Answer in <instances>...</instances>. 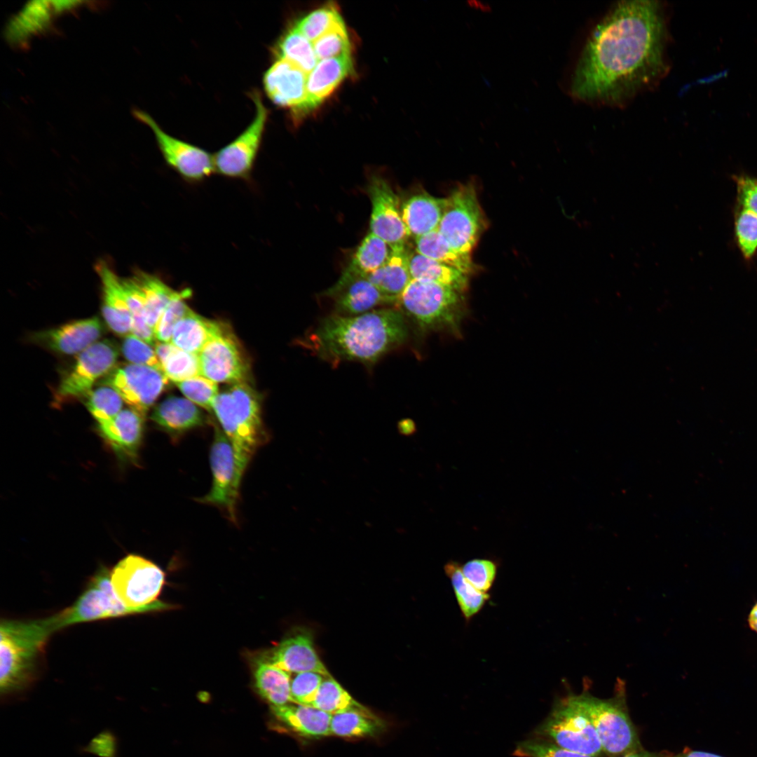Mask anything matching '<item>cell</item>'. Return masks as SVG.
<instances>
[{
    "label": "cell",
    "instance_id": "6da1fadb",
    "mask_svg": "<svg viewBox=\"0 0 757 757\" xmlns=\"http://www.w3.org/2000/svg\"><path fill=\"white\" fill-rule=\"evenodd\" d=\"M667 7L657 1L616 4L590 32L568 87L575 100L622 107L669 73Z\"/></svg>",
    "mask_w": 757,
    "mask_h": 757
},
{
    "label": "cell",
    "instance_id": "7a4b0ae2",
    "mask_svg": "<svg viewBox=\"0 0 757 757\" xmlns=\"http://www.w3.org/2000/svg\"><path fill=\"white\" fill-rule=\"evenodd\" d=\"M407 319L399 308H377L353 316L332 314L300 341L331 364L357 362L374 365L409 337Z\"/></svg>",
    "mask_w": 757,
    "mask_h": 757
},
{
    "label": "cell",
    "instance_id": "3957f363",
    "mask_svg": "<svg viewBox=\"0 0 757 757\" xmlns=\"http://www.w3.org/2000/svg\"><path fill=\"white\" fill-rule=\"evenodd\" d=\"M57 632L53 615L4 620L0 625V695L8 704L23 697L36 682L39 665L50 636Z\"/></svg>",
    "mask_w": 757,
    "mask_h": 757
},
{
    "label": "cell",
    "instance_id": "277c9868",
    "mask_svg": "<svg viewBox=\"0 0 757 757\" xmlns=\"http://www.w3.org/2000/svg\"><path fill=\"white\" fill-rule=\"evenodd\" d=\"M212 411L233 447L238 467L243 474L266 438L259 395L248 382L233 384L219 393Z\"/></svg>",
    "mask_w": 757,
    "mask_h": 757
},
{
    "label": "cell",
    "instance_id": "5b68a950",
    "mask_svg": "<svg viewBox=\"0 0 757 757\" xmlns=\"http://www.w3.org/2000/svg\"><path fill=\"white\" fill-rule=\"evenodd\" d=\"M422 332L458 334L465 314L463 293L439 284L411 280L397 306Z\"/></svg>",
    "mask_w": 757,
    "mask_h": 757
},
{
    "label": "cell",
    "instance_id": "8992f818",
    "mask_svg": "<svg viewBox=\"0 0 757 757\" xmlns=\"http://www.w3.org/2000/svg\"><path fill=\"white\" fill-rule=\"evenodd\" d=\"M577 697L595 728L605 755L620 757L643 749L629 715L622 685L608 699L594 697L587 691Z\"/></svg>",
    "mask_w": 757,
    "mask_h": 757
},
{
    "label": "cell",
    "instance_id": "52a82bcc",
    "mask_svg": "<svg viewBox=\"0 0 757 757\" xmlns=\"http://www.w3.org/2000/svg\"><path fill=\"white\" fill-rule=\"evenodd\" d=\"M536 735L571 751L597 757L604 754L595 728L575 694L554 702Z\"/></svg>",
    "mask_w": 757,
    "mask_h": 757
},
{
    "label": "cell",
    "instance_id": "ba28073f",
    "mask_svg": "<svg viewBox=\"0 0 757 757\" xmlns=\"http://www.w3.org/2000/svg\"><path fill=\"white\" fill-rule=\"evenodd\" d=\"M111 582L115 593L127 607L144 613L169 607L156 601L165 582L164 572L141 556L128 554L120 560L111 571Z\"/></svg>",
    "mask_w": 757,
    "mask_h": 757
},
{
    "label": "cell",
    "instance_id": "9c48e42d",
    "mask_svg": "<svg viewBox=\"0 0 757 757\" xmlns=\"http://www.w3.org/2000/svg\"><path fill=\"white\" fill-rule=\"evenodd\" d=\"M486 226V219L472 183L460 184L445 198L444 213L437 229L453 249L470 254Z\"/></svg>",
    "mask_w": 757,
    "mask_h": 757
},
{
    "label": "cell",
    "instance_id": "30bf717a",
    "mask_svg": "<svg viewBox=\"0 0 757 757\" xmlns=\"http://www.w3.org/2000/svg\"><path fill=\"white\" fill-rule=\"evenodd\" d=\"M144 613L127 607L115 593L111 572L100 567L74 603L53 615L57 630L79 623Z\"/></svg>",
    "mask_w": 757,
    "mask_h": 757
},
{
    "label": "cell",
    "instance_id": "8fae6325",
    "mask_svg": "<svg viewBox=\"0 0 757 757\" xmlns=\"http://www.w3.org/2000/svg\"><path fill=\"white\" fill-rule=\"evenodd\" d=\"M118 356L117 346L109 339L98 341L79 353L57 386L55 403L62 404L85 397L95 383L116 365Z\"/></svg>",
    "mask_w": 757,
    "mask_h": 757
},
{
    "label": "cell",
    "instance_id": "7c38bea8",
    "mask_svg": "<svg viewBox=\"0 0 757 757\" xmlns=\"http://www.w3.org/2000/svg\"><path fill=\"white\" fill-rule=\"evenodd\" d=\"M252 98L256 108L252 123L213 156L215 172L224 177L245 180L251 177L268 115L259 93H253Z\"/></svg>",
    "mask_w": 757,
    "mask_h": 757
},
{
    "label": "cell",
    "instance_id": "4fadbf2b",
    "mask_svg": "<svg viewBox=\"0 0 757 757\" xmlns=\"http://www.w3.org/2000/svg\"><path fill=\"white\" fill-rule=\"evenodd\" d=\"M168 381L162 371L128 362L116 365L99 383L114 388L129 407L145 416Z\"/></svg>",
    "mask_w": 757,
    "mask_h": 757
},
{
    "label": "cell",
    "instance_id": "5bb4252c",
    "mask_svg": "<svg viewBox=\"0 0 757 757\" xmlns=\"http://www.w3.org/2000/svg\"><path fill=\"white\" fill-rule=\"evenodd\" d=\"M135 117L153 131L167 165L184 181L196 184L215 172L213 156L203 149L166 133L147 113L133 111Z\"/></svg>",
    "mask_w": 757,
    "mask_h": 757
},
{
    "label": "cell",
    "instance_id": "9a60e30c",
    "mask_svg": "<svg viewBox=\"0 0 757 757\" xmlns=\"http://www.w3.org/2000/svg\"><path fill=\"white\" fill-rule=\"evenodd\" d=\"M198 355L201 376L231 385L248 381L249 364L236 336L224 324Z\"/></svg>",
    "mask_w": 757,
    "mask_h": 757
},
{
    "label": "cell",
    "instance_id": "2e32d148",
    "mask_svg": "<svg viewBox=\"0 0 757 757\" xmlns=\"http://www.w3.org/2000/svg\"><path fill=\"white\" fill-rule=\"evenodd\" d=\"M210 461L213 478L212 486L210 491L198 500L223 508L229 518L235 521L236 506L243 473L238 467L230 440L218 427H215L214 430Z\"/></svg>",
    "mask_w": 757,
    "mask_h": 757
},
{
    "label": "cell",
    "instance_id": "e0dca14e",
    "mask_svg": "<svg viewBox=\"0 0 757 757\" xmlns=\"http://www.w3.org/2000/svg\"><path fill=\"white\" fill-rule=\"evenodd\" d=\"M371 204L370 232L386 241L393 252L406 250L409 236L397 196L383 177H371L367 186Z\"/></svg>",
    "mask_w": 757,
    "mask_h": 757
},
{
    "label": "cell",
    "instance_id": "ac0fdd59",
    "mask_svg": "<svg viewBox=\"0 0 757 757\" xmlns=\"http://www.w3.org/2000/svg\"><path fill=\"white\" fill-rule=\"evenodd\" d=\"M104 328L100 319L94 316L72 320L62 325L36 332L31 341L54 353L62 355L81 353L100 341Z\"/></svg>",
    "mask_w": 757,
    "mask_h": 757
},
{
    "label": "cell",
    "instance_id": "d6986e66",
    "mask_svg": "<svg viewBox=\"0 0 757 757\" xmlns=\"http://www.w3.org/2000/svg\"><path fill=\"white\" fill-rule=\"evenodd\" d=\"M307 75L287 60L278 58L264 75L265 92L275 105L290 109L296 116L303 115Z\"/></svg>",
    "mask_w": 757,
    "mask_h": 757
},
{
    "label": "cell",
    "instance_id": "ffe728a7",
    "mask_svg": "<svg viewBox=\"0 0 757 757\" xmlns=\"http://www.w3.org/2000/svg\"><path fill=\"white\" fill-rule=\"evenodd\" d=\"M323 294L332 299L334 313L341 315H361L377 309L378 306L389 305L383 295L366 276L344 273Z\"/></svg>",
    "mask_w": 757,
    "mask_h": 757
},
{
    "label": "cell",
    "instance_id": "44dd1931",
    "mask_svg": "<svg viewBox=\"0 0 757 757\" xmlns=\"http://www.w3.org/2000/svg\"><path fill=\"white\" fill-rule=\"evenodd\" d=\"M264 660L289 673L315 671L330 675L315 651L308 630H299L284 639Z\"/></svg>",
    "mask_w": 757,
    "mask_h": 757
},
{
    "label": "cell",
    "instance_id": "7402d4cb",
    "mask_svg": "<svg viewBox=\"0 0 757 757\" xmlns=\"http://www.w3.org/2000/svg\"><path fill=\"white\" fill-rule=\"evenodd\" d=\"M81 1H36L28 3L8 22L6 36L15 46H22L29 39L49 27L54 16L75 8Z\"/></svg>",
    "mask_w": 757,
    "mask_h": 757
},
{
    "label": "cell",
    "instance_id": "603a6c76",
    "mask_svg": "<svg viewBox=\"0 0 757 757\" xmlns=\"http://www.w3.org/2000/svg\"><path fill=\"white\" fill-rule=\"evenodd\" d=\"M145 416L129 407L111 419L97 423L101 437L121 458L136 461L142 443Z\"/></svg>",
    "mask_w": 757,
    "mask_h": 757
},
{
    "label": "cell",
    "instance_id": "cb8c5ba5",
    "mask_svg": "<svg viewBox=\"0 0 757 757\" xmlns=\"http://www.w3.org/2000/svg\"><path fill=\"white\" fill-rule=\"evenodd\" d=\"M102 288V313L109 328L116 334H131L132 316L123 296L120 277L104 261L96 266Z\"/></svg>",
    "mask_w": 757,
    "mask_h": 757
},
{
    "label": "cell",
    "instance_id": "d4e9b609",
    "mask_svg": "<svg viewBox=\"0 0 757 757\" xmlns=\"http://www.w3.org/2000/svg\"><path fill=\"white\" fill-rule=\"evenodd\" d=\"M351 55L319 60L307 75L303 114L317 107L353 72Z\"/></svg>",
    "mask_w": 757,
    "mask_h": 757
},
{
    "label": "cell",
    "instance_id": "484cf974",
    "mask_svg": "<svg viewBox=\"0 0 757 757\" xmlns=\"http://www.w3.org/2000/svg\"><path fill=\"white\" fill-rule=\"evenodd\" d=\"M151 420L172 436L204 425L207 418L198 406L186 398L168 397L153 409Z\"/></svg>",
    "mask_w": 757,
    "mask_h": 757
},
{
    "label": "cell",
    "instance_id": "4316f807",
    "mask_svg": "<svg viewBox=\"0 0 757 757\" xmlns=\"http://www.w3.org/2000/svg\"><path fill=\"white\" fill-rule=\"evenodd\" d=\"M445 198L423 192L411 196L401 205L402 219L409 236H418L438 229L443 216Z\"/></svg>",
    "mask_w": 757,
    "mask_h": 757
},
{
    "label": "cell",
    "instance_id": "83f0119b",
    "mask_svg": "<svg viewBox=\"0 0 757 757\" xmlns=\"http://www.w3.org/2000/svg\"><path fill=\"white\" fill-rule=\"evenodd\" d=\"M275 716L297 734L320 738L331 734L332 715L316 707L294 703L272 706Z\"/></svg>",
    "mask_w": 757,
    "mask_h": 757
},
{
    "label": "cell",
    "instance_id": "f1b7e54d",
    "mask_svg": "<svg viewBox=\"0 0 757 757\" xmlns=\"http://www.w3.org/2000/svg\"><path fill=\"white\" fill-rule=\"evenodd\" d=\"M407 255V250L393 252L386 264L366 275L389 305L397 306L402 294L412 280Z\"/></svg>",
    "mask_w": 757,
    "mask_h": 757
},
{
    "label": "cell",
    "instance_id": "f546056e",
    "mask_svg": "<svg viewBox=\"0 0 757 757\" xmlns=\"http://www.w3.org/2000/svg\"><path fill=\"white\" fill-rule=\"evenodd\" d=\"M408 265L412 280L434 282L463 293L468 287V275L415 251L408 252Z\"/></svg>",
    "mask_w": 757,
    "mask_h": 757
},
{
    "label": "cell",
    "instance_id": "4dcf8cb0",
    "mask_svg": "<svg viewBox=\"0 0 757 757\" xmlns=\"http://www.w3.org/2000/svg\"><path fill=\"white\" fill-rule=\"evenodd\" d=\"M221 323L206 319L191 311L175 325L170 343L186 352L198 355Z\"/></svg>",
    "mask_w": 757,
    "mask_h": 757
},
{
    "label": "cell",
    "instance_id": "1f68e13d",
    "mask_svg": "<svg viewBox=\"0 0 757 757\" xmlns=\"http://www.w3.org/2000/svg\"><path fill=\"white\" fill-rule=\"evenodd\" d=\"M416 251L470 275L477 270L470 254L453 249L438 229L415 238Z\"/></svg>",
    "mask_w": 757,
    "mask_h": 757
},
{
    "label": "cell",
    "instance_id": "d6a6232c",
    "mask_svg": "<svg viewBox=\"0 0 757 757\" xmlns=\"http://www.w3.org/2000/svg\"><path fill=\"white\" fill-rule=\"evenodd\" d=\"M132 275L142 294L147 323L154 331L164 310L179 291L172 289L158 276L144 271H137Z\"/></svg>",
    "mask_w": 757,
    "mask_h": 757
},
{
    "label": "cell",
    "instance_id": "836d02e7",
    "mask_svg": "<svg viewBox=\"0 0 757 757\" xmlns=\"http://www.w3.org/2000/svg\"><path fill=\"white\" fill-rule=\"evenodd\" d=\"M393 252L386 241L369 231L357 247L343 273L366 276L386 264Z\"/></svg>",
    "mask_w": 757,
    "mask_h": 757
},
{
    "label": "cell",
    "instance_id": "e575fe53",
    "mask_svg": "<svg viewBox=\"0 0 757 757\" xmlns=\"http://www.w3.org/2000/svg\"><path fill=\"white\" fill-rule=\"evenodd\" d=\"M386 723L369 709L350 710L332 715L331 734L343 737H374Z\"/></svg>",
    "mask_w": 757,
    "mask_h": 757
},
{
    "label": "cell",
    "instance_id": "d590c367",
    "mask_svg": "<svg viewBox=\"0 0 757 757\" xmlns=\"http://www.w3.org/2000/svg\"><path fill=\"white\" fill-rule=\"evenodd\" d=\"M254 675L259 693L272 706H282L291 702L290 673L266 660H259Z\"/></svg>",
    "mask_w": 757,
    "mask_h": 757
},
{
    "label": "cell",
    "instance_id": "8d00e7d4",
    "mask_svg": "<svg viewBox=\"0 0 757 757\" xmlns=\"http://www.w3.org/2000/svg\"><path fill=\"white\" fill-rule=\"evenodd\" d=\"M444 570L451 581L461 613L468 622L483 608L489 594L478 590L466 579L459 563L449 561Z\"/></svg>",
    "mask_w": 757,
    "mask_h": 757
},
{
    "label": "cell",
    "instance_id": "74e56055",
    "mask_svg": "<svg viewBox=\"0 0 757 757\" xmlns=\"http://www.w3.org/2000/svg\"><path fill=\"white\" fill-rule=\"evenodd\" d=\"M278 58L287 60L308 74L319 61L313 42L294 27L279 41L276 47Z\"/></svg>",
    "mask_w": 757,
    "mask_h": 757
},
{
    "label": "cell",
    "instance_id": "f35d334b",
    "mask_svg": "<svg viewBox=\"0 0 757 757\" xmlns=\"http://www.w3.org/2000/svg\"><path fill=\"white\" fill-rule=\"evenodd\" d=\"M121 287L132 316L131 334L147 343L155 345L154 329L148 325L144 299L141 289L133 275L119 278Z\"/></svg>",
    "mask_w": 757,
    "mask_h": 757
},
{
    "label": "cell",
    "instance_id": "ab89813d",
    "mask_svg": "<svg viewBox=\"0 0 757 757\" xmlns=\"http://www.w3.org/2000/svg\"><path fill=\"white\" fill-rule=\"evenodd\" d=\"M313 707L332 715L350 711L366 710L334 678L325 676Z\"/></svg>",
    "mask_w": 757,
    "mask_h": 757
},
{
    "label": "cell",
    "instance_id": "60d3db41",
    "mask_svg": "<svg viewBox=\"0 0 757 757\" xmlns=\"http://www.w3.org/2000/svg\"><path fill=\"white\" fill-rule=\"evenodd\" d=\"M733 214L735 245L744 261L751 263L757 254V214L735 205Z\"/></svg>",
    "mask_w": 757,
    "mask_h": 757
},
{
    "label": "cell",
    "instance_id": "b9f144b4",
    "mask_svg": "<svg viewBox=\"0 0 757 757\" xmlns=\"http://www.w3.org/2000/svg\"><path fill=\"white\" fill-rule=\"evenodd\" d=\"M341 22L343 19L336 6L329 4L311 12L294 27L314 42Z\"/></svg>",
    "mask_w": 757,
    "mask_h": 757
},
{
    "label": "cell",
    "instance_id": "7bdbcfd3",
    "mask_svg": "<svg viewBox=\"0 0 757 757\" xmlns=\"http://www.w3.org/2000/svg\"><path fill=\"white\" fill-rule=\"evenodd\" d=\"M85 405L97 423L116 416L123 409L124 401L111 387L101 385L93 388L85 397Z\"/></svg>",
    "mask_w": 757,
    "mask_h": 757
},
{
    "label": "cell",
    "instance_id": "ee69618b",
    "mask_svg": "<svg viewBox=\"0 0 757 757\" xmlns=\"http://www.w3.org/2000/svg\"><path fill=\"white\" fill-rule=\"evenodd\" d=\"M161 364L168 380L175 383L201 375L198 355L175 346Z\"/></svg>",
    "mask_w": 757,
    "mask_h": 757
},
{
    "label": "cell",
    "instance_id": "f6af8a7d",
    "mask_svg": "<svg viewBox=\"0 0 757 757\" xmlns=\"http://www.w3.org/2000/svg\"><path fill=\"white\" fill-rule=\"evenodd\" d=\"M189 289L179 291L169 303L154 328L155 338L159 342H170L173 329L177 322L192 310L186 303L191 296Z\"/></svg>",
    "mask_w": 757,
    "mask_h": 757
},
{
    "label": "cell",
    "instance_id": "bcb514c9",
    "mask_svg": "<svg viewBox=\"0 0 757 757\" xmlns=\"http://www.w3.org/2000/svg\"><path fill=\"white\" fill-rule=\"evenodd\" d=\"M318 60L350 55L351 46L343 22L313 42Z\"/></svg>",
    "mask_w": 757,
    "mask_h": 757
},
{
    "label": "cell",
    "instance_id": "7dc6e473",
    "mask_svg": "<svg viewBox=\"0 0 757 757\" xmlns=\"http://www.w3.org/2000/svg\"><path fill=\"white\" fill-rule=\"evenodd\" d=\"M175 384L186 399L209 411L212 410L213 402L219 394L217 383L200 375Z\"/></svg>",
    "mask_w": 757,
    "mask_h": 757
},
{
    "label": "cell",
    "instance_id": "c3c4849f",
    "mask_svg": "<svg viewBox=\"0 0 757 757\" xmlns=\"http://www.w3.org/2000/svg\"><path fill=\"white\" fill-rule=\"evenodd\" d=\"M466 579L478 590L487 593L497 575L498 565L491 559H473L461 566Z\"/></svg>",
    "mask_w": 757,
    "mask_h": 757
},
{
    "label": "cell",
    "instance_id": "681fc988",
    "mask_svg": "<svg viewBox=\"0 0 757 757\" xmlns=\"http://www.w3.org/2000/svg\"><path fill=\"white\" fill-rule=\"evenodd\" d=\"M290 680L291 702L313 707L320 684L325 675L305 671L294 674Z\"/></svg>",
    "mask_w": 757,
    "mask_h": 757
},
{
    "label": "cell",
    "instance_id": "f907efd6",
    "mask_svg": "<svg viewBox=\"0 0 757 757\" xmlns=\"http://www.w3.org/2000/svg\"><path fill=\"white\" fill-rule=\"evenodd\" d=\"M121 351L129 363L148 366L163 371L155 350L132 334L124 336Z\"/></svg>",
    "mask_w": 757,
    "mask_h": 757
},
{
    "label": "cell",
    "instance_id": "816d5d0a",
    "mask_svg": "<svg viewBox=\"0 0 757 757\" xmlns=\"http://www.w3.org/2000/svg\"><path fill=\"white\" fill-rule=\"evenodd\" d=\"M514 753L520 757H597L565 749L539 737L520 742Z\"/></svg>",
    "mask_w": 757,
    "mask_h": 757
},
{
    "label": "cell",
    "instance_id": "f5cc1de1",
    "mask_svg": "<svg viewBox=\"0 0 757 757\" xmlns=\"http://www.w3.org/2000/svg\"><path fill=\"white\" fill-rule=\"evenodd\" d=\"M736 187L735 205L749 209L757 214V177L746 174L732 177Z\"/></svg>",
    "mask_w": 757,
    "mask_h": 757
},
{
    "label": "cell",
    "instance_id": "db71d44e",
    "mask_svg": "<svg viewBox=\"0 0 757 757\" xmlns=\"http://www.w3.org/2000/svg\"><path fill=\"white\" fill-rule=\"evenodd\" d=\"M81 751L98 757H118V737L110 730H104L92 738Z\"/></svg>",
    "mask_w": 757,
    "mask_h": 757
},
{
    "label": "cell",
    "instance_id": "11a10c76",
    "mask_svg": "<svg viewBox=\"0 0 757 757\" xmlns=\"http://www.w3.org/2000/svg\"><path fill=\"white\" fill-rule=\"evenodd\" d=\"M667 757H723L717 754L711 753L702 751H693L691 749L684 750L683 751L673 756H667Z\"/></svg>",
    "mask_w": 757,
    "mask_h": 757
},
{
    "label": "cell",
    "instance_id": "9f6ffc18",
    "mask_svg": "<svg viewBox=\"0 0 757 757\" xmlns=\"http://www.w3.org/2000/svg\"><path fill=\"white\" fill-rule=\"evenodd\" d=\"M399 430L405 435H410L416 431L415 423L413 421L405 419L399 423Z\"/></svg>",
    "mask_w": 757,
    "mask_h": 757
},
{
    "label": "cell",
    "instance_id": "6f0895ef",
    "mask_svg": "<svg viewBox=\"0 0 757 757\" xmlns=\"http://www.w3.org/2000/svg\"><path fill=\"white\" fill-rule=\"evenodd\" d=\"M620 757H666L661 753L651 752L641 749Z\"/></svg>",
    "mask_w": 757,
    "mask_h": 757
},
{
    "label": "cell",
    "instance_id": "680465c9",
    "mask_svg": "<svg viewBox=\"0 0 757 757\" xmlns=\"http://www.w3.org/2000/svg\"><path fill=\"white\" fill-rule=\"evenodd\" d=\"M748 621L750 627L757 632V603L752 608L749 615Z\"/></svg>",
    "mask_w": 757,
    "mask_h": 757
}]
</instances>
